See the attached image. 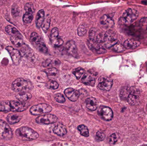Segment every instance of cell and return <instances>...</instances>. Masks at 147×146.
Wrapping results in <instances>:
<instances>
[{"mask_svg": "<svg viewBox=\"0 0 147 146\" xmlns=\"http://www.w3.org/2000/svg\"><path fill=\"white\" fill-rule=\"evenodd\" d=\"M64 93L67 97L72 102L77 101L80 96L79 92L72 88H68L65 89Z\"/></svg>", "mask_w": 147, "mask_h": 146, "instance_id": "obj_19", "label": "cell"}, {"mask_svg": "<svg viewBox=\"0 0 147 146\" xmlns=\"http://www.w3.org/2000/svg\"><path fill=\"white\" fill-rule=\"evenodd\" d=\"M58 120L56 116L49 114L38 117L36 119V121L39 124H50L57 122Z\"/></svg>", "mask_w": 147, "mask_h": 146, "instance_id": "obj_13", "label": "cell"}, {"mask_svg": "<svg viewBox=\"0 0 147 146\" xmlns=\"http://www.w3.org/2000/svg\"><path fill=\"white\" fill-rule=\"evenodd\" d=\"M129 94V88L123 87L120 91V97L122 100H127Z\"/></svg>", "mask_w": 147, "mask_h": 146, "instance_id": "obj_31", "label": "cell"}, {"mask_svg": "<svg viewBox=\"0 0 147 146\" xmlns=\"http://www.w3.org/2000/svg\"><path fill=\"white\" fill-rule=\"evenodd\" d=\"M140 25L143 30H147V17H143L140 21Z\"/></svg>", "mask_w": 147, "mask_h": 146, "instance_id": "obj_42", "label": "cell"}, {"mask_svg": "<svg viewBox=\"0 0 147 146\" xmlns=\"http://www.w3.org/2000/svg\"><path fill=\"white\" fill-rule=\"evenodd\" d=\"M16 135L19 139L23 140H32L38 139L39 134L30 128L23 127L17 129Z\"/></svg>", "mask_w": 147, "mask_h": 146, "instance_id": "obj_2", "label": "cell"}, {"mask_svg": "<svg viewBox=\"0 0 147 146\" xmlns=\"http://www.w3.org/2000/svg\"><path fill=\"white\" fill-rule=\"evenodd\" d=\"M119 139V135L117 133H114L109 137V142L111 145H115Z\"/></svg>", "mask_w": 147, "mask_h": 146, "instance_id": "obj_38", "label": "cell"}, {"mask_svg": "<svg viewBox=\"0 0 147 146\" xmlns=\"http://www.w3.org/2000/svg\"><path fill=\"white\" fill-rule=\"evenodd\" d=\"M30 104L26 102L17 101H6L0 102V111L21 112L26 110Z\"/></svg>", "mask_w": 147, "mask_h": 146, "instance_id": "obj_1", "label": "cell"}, {"mask_svg": "<svg viewBox=\"0 0 147 146\" xmlns=\"http://www.w3.org/2000/svg\"><path fill=\"white\" fill-rule=\"evenodd\" d=\"M113 81L111 79L106 77H100L98 79V87L101 90L108 91L111 89Z\"/></svg>", "mask_w": 147, "mask_h": 146, "instance_id": "obj_15", "label": "cell"}, {"mask_svg": "<svg viewBox=\"0 0 147 146\" xmlns=\"http://www.w3.org/2000/svg\"><path fill=\"white\" fill-rule=\"evenodd\" d=\"M129 94L127 100L132 105H137L140 103V91L136 87H131L129 88Z\"/></svg>", "mask_w": 147, "mask_h": 146, "instance_id": "obj_8", "label": "cell"}, {"mask_svg": "<svg viewBox=\"0 0 147 146\" xmlns=\"http://www.w3.org/2000/svg\"><path fill=\"white\" fill-rule=\"evenodd\" d=\"M45 18V11L43 9H40L37 13L36 18V27L38 28H40L42 25Z\"/></svg>", "mask_w": 147, "mask_h": 146, "instance_id": "obj_24", "label": "cell"}, {"mask_svg": "<svg viewBox=\"0 0 147 146\" xmlns=\"http://www.w3.org/2000/svg\"><path fill=\"white\" fill-rule=\"evenodd\" d=\"M25 10H26V13L33 14L35 11V8L32 3H28L25 5Z\"/></svg>", "mask_w": 147, "mask_h": 146, "instance_id": "obj_37", "label": "cell"}, {"mask_svg": "<svg viewBox=\"0 0 147 146\" xmlns=\"http://www.w3.org/2000/svg\"><path fill=\"white\" fill-rule=\"evenodd\" d=\"M32 96L31 93L28 92L20 93L16 96V97L19 101L26 102L31 99Z\"/></svg>", "mask_w": 147, "mask_h": 146, "instance_id": "obj_27", "label": "cell"}, {"mask_svg": "<svg viewBox=\"0 0 147 146\" xmlns=\"http://www.w3.org/2000/svg\"><path fill=\"white\" fill-rule=\"evenodd\" d=\"M66 51L69 55L73 57L77 58L78 57V49L77 46L74 41L70 40L68 41L65 46Z\"/></svg>", "mask_w": 147, "mask_h": 146, "instance_id": "obj_18", "label": "cell"}, {"mask_svg": "<svg viewBox=\"0 0 147 146\" xmlns=\"http://www.w3.org/2000/svg\"><path fill=\"white\" fill-rule=\"evenodd\" d=\"M54 62L51 59H47L43 63V65L45 67H51Z\"/></svg>", "mask_w": 147, "mask_h": 146, "instance_id": "obj_44", "label": "cell"}, {"mask_svg": "<svg viewBox=\"0 0 147 146\" xmlns=\"http://www.w3.org/2000/svg\"><path fill=\"white\" fill-rule=\"evenodd\" d=\"M139 17V13L134 8H128L123 13L120 21L126 25H129L135 21Z\"/></svg>", "mask_w": 147, "mask_h": 146, "instance_id": "obj_4", "label": "cell"}, {"mask_svg": "<svg viewBox=\"0 0 147 146\" xmlns=\"http://www.w3.org/2000/svg\"><path fill=\"white\" fill-rule=\"evenodd\" d=\"M97 113L102 119L105 121H110L113 118V111L109 107L105 106H99L98 109Z\"/></svg>", "mask_w": 147, "mask_h": 146, "instance_id": "obj_11", "label": "cell"}, {"mask_svg": "<svg viewBox=\"0 0 147 146\" xmlns=\"http://www.w3.org/2000/svg\"><path fill=\"white\" fill-rule=\"evenodd\" d=\"M33 19L32 14L26 13L23 16V21L25 23L28 24L31 23Z\"/></svg>", "mask_w": 147, "mask_h": 146, "instance_id": "obj_39", "label": "cell"}, {"mask_svg": "<svg viewBox=\"0 0 147 146\" xmlns=\"http://www.w3.org/2000/svg\"><path fill=\"white\" fill-rule=\"evenodd\" d=\"M19 13H20V11H19L18 6L16 5H13L12 8V13L13 16L16 17L19 15Z\"/></svg>", "mask_w": 147, "mask_h": 146, "instance_id": "obj_43", "label": "cell"}, {"mask_svg": "<svg viewBox=\"0 0 147 146\" xmlns=\"http://www.w3.org/2000/svg\"><path fill=\"white\" fill-rule=\"evenodd\" d=\"M6 49L9 53L13 63L16 65L19 64L21 58V55L20 51L12 46H7L6 47Z\"/></svg>", "mask_w": 147, "mask_h": 146, "instance_id": "obj_17", "label": "cell"}, {"mask_svg": "<svg viewBox=\"0 0 147 146\" xmlns=\"http://www.w3.org/2000/svg\"><path fill=\"white\" fill-rule=\"evenodd\" d=\"M84 73V70L81 67L77 68L73 70V73L78 79H79Z\"/></svg>", "mask_w": 147, "mask_h": 146, "instance_id": "obj_35", "label": "cell"}, {"mask_svg": "<svg viewBox=\"0 0 147 146\" xmlns=\"http://www.w3.org/2000/svg\"><path fill=\"white\" fill-rule=\"evenodd\" d=\"M53 132L55 134L59 136H63L67 133V129L64 125L59 123L54 127Z\"/></svg>", "mask_w": 147, "mask_h": 146, "instance_id": "obj_23", "label": "cell"}, {"mask_svg": "<svg viewBox=\"0 0 147 146\" xmlns=\"http://www.w3.org/2000/svg\"><path fill=\"white\" fill-rule=\"evenodd\" d=\"M96 76L97 74L90 71H88L84 73L81 79V81L85 85L93 86L96 82Z\"/></svg>", "mask_w": 147, "mask_h": 146, "instance_id": "obj_16", "label": "cell"}, {"mask_svg": "<svg viewBox=\"0 0 147 146\" xmlns=\"http://www.w3.org/2000/svg\"></svg>", "mask_w": 147, "mask_h": 146, "instance_id": "obj_46", "label": "cell"}, {"mask_svg": "<svg viewBox=\"0 0 147 146\" xmlns=\"http://www.w3.org/2000/svg\"><path fill=\"white\" fill-rule=\"evenodd\" d=\"M112 48L113 50L117 52H122L126 49V48H125L123 45L121 43H118V42L116 43Z\"/></svg>", "mask_w": 147, "mask_h": 146, "instance_id": "obj_34", "label": "cell"}, {"mask_svg": "<svg viewBox=\"0 0 147 146\" xmlns=\"http://www.w3.org/2000/svg\"><path fill=\"white\" fill-rule=\"evenodd\" d=\"M7 0H0V4H3Z\"/></svg>", "mask_w": 147, "mask_h": 146, "instance_id": "obj_45", "label": "cell"}, {"mask_svg": "<svg viewBox=\"0 0 147 146\" xmlns=\"http://www.w3.org/2000/svg\"><path fill=\"white\" fill-rule=\"evenodd\" d=\"M52 110L51 105L46 103H41L31 107L30 112L33 115H39L42 114L50 113Z\"/></svg>", "mask_w": 147, "mask_h": 146, "instance_id": "obj_6", "label": "cell"}, {"mask_svg": "<svg viewBox=\"0 0 147 146\" xmlns=\"http://www.w3.org/2000/svg\"><path fill=\"white\" fill-rule=\"evenodd\" d=\"M105 138V135L101 131H98L96 134V140L98 142L103 141Z\"/></svg>", "mask_w": 147, "mask_h": 146, "instance_id": "obj_41", "label": "cell"}, {"mask_svg": "<svg viewBox=\"0 0 147 146\" xmlns=\"http://www.w3.org/2000/svg\"><path fill=\"white\" fill-rule=\"evenodd\" d=\"M100 23L103 26L107 28L112 27L115 24L112 18L108 15H104L101 17Z\"/></svg>", "mask_w": 147, "mask_h": 146, "instance_id": "obj_20", "label": "cell"}, {"mask_svg": "<svg viewBox=\"0 0 147 146\" xmlns=\"http://www.w3.org/2000/svg\"><path fill=\"white\" fill-rule=\"evenodd\" d=\"M22 117L20 115L14 114H10L7 117V121L10 124H14L19 122Z\"/></svg>", "mask_w": 147, "mask_h": 146, "instance_id": "obj_26", "label": "cell"}, {"mask_svg": "<svg viewBox=\"0 0 147 146\" xmlns=\"http://www.w3.org/2000/svg\"><path fill=\"white\" fill-rule=\"evenodd\" d=\"M45 72L48 77H56L58 74L57 69L54 67L47 69L45 70Z\"/></svg>", "mask_w": 147, "mask_h": 146, "instance_id": "obj_33", "label": "cell"}, {"mask_svg": "<svg viewBox=\"0 0 147 146\" xmlns=\"http://www.w3.org/2000/svg\"><path fill=\"white\" fill-rule=\"evenodd\" d=\"M6 32L10 35L11 37H19L22 38V35H21L20 32L15 28L11 25H7L5 28Z\"/></svg>", "mask_w": 147, "mask_h": 146, "instance_id": "obj_25", "label": "cell"}, {"mask_svg": "<svg viewBox=\"0 0 147 146\" xmlns=\"http://www.w3.org/2000/svg\"><path fill=\"white\" fill-rule=\"evenodd\" d=\"M54 99L57 102L60 103H63L65 102V98L63 94L60 93H57L55 94Z\"/></svg>", "mask_w": 147, "mask_h": 146, "instance_id": "obj_40", "label": "cell"}, {"mask_svg": "<svg viewBox=\"0 0 147 146\" xmlns=\"http://www.w3.org/2000/svg\"><path fill=\"white\" fill-rule=\"evenodd\" d=\"M87 31V25L85 24H81L79 26L77 30L78 35L80 37H82L86 33Z\"/></svg>", "mask_w": 147, "mask_h": 146, "instance_id": "obj_32", "label": "cell"}, {"mask_svg": "<svg viewBox=\"0 0 147 146\" xmlns=\"http://www.w3.org/2000/svg\"><path fill=\"white\" fill-rule=\"evenodd\" d=\"M118 42L116 34L112 31H108L105 33L104 44L105 47L110 49Z\"/></svg>", "mask_w": 147, "mask_h": 146, "instance_id": "obj_10", "label": "cell"}, {"mask_svg": "<svg viewBox=\"0 0 147 146\" xmlns=\"http://www.w3.org/2000/svg\"><path fill=\"white\" fill-rule=\"evenodd\" d=\"M87 45L89 49L93 53L97 54H102L107 52L106 50L101 45V44L96 41L89 39L87 41Z\"/></svg>", "mask_w": 147, "mask_h": 146, "instance_id": "obj_12", "label": "cell"}, {"mask_svg": "<svg viewBox=\"0 0 147 146\" xmlns=\"http://www.w3.org/2000/svg\"><path fill=\"white\" fill-rule=\"evenodd\" d=\"M78 129L80 132V134L84 137L89 136V131L87 127L84 125H80L78 127Z\"/></svg>", "mask_w": 147, "mask_h": 146, "instance_id": "obj_30", "label": "cell"}, {"mask_svg": "<svg viewBox=\"0 0 147 146\" xmlns=\"http://www.w3.org/2000/svg\"><path fill=\"white\" fill-rule=\"evenodd\" d=\"M10 40L12 43L17 47H21L24 45L22 38L19 37H10Z\"/></svg>", "mask_w": 147, "mask_h": 146, "instance_id": "obj_29", "label": "cell"}, {"mask_svg": "<svg viewBox=\"0 0 147 146\" xmlns=\"http://www.w3.org/2000/svg\"><path fill=\"white\" fill-rule=\"evenodd\" d=\"M140 45L139 41L132 39H128L125 40L123 45L126 49H134L139 47Z\"/></svg>", "mask_w": 147, "mask_h": 146, "instance_id": "obj_22", "label": "cell"}, {"mask_svg": "<svg viewBox=\"0 0 147 146\" xmlns=\"http://www.w3.org/2000/svg\"><path fill=\"white\" fill-rule=\"evenodd\" d=\"M59 85L57 81L50 80L47 83L46 87L48 89L55 90L58 88Z\"/></svg>", "mask_w": 147, "mask_h": 146, "instance_id": "obj_36", "label": "cell"}, {"mask_svg": "<svg viewBox=\"0 0 147 146\" xmlns=\"http://www.w3.org/2000/svg\"><path fill=\"white\" fill-rule=\"evenodd\" d=\"M12 89L16 92H28L32 88V83L25 79L18 78L13 82L12 85Z\"/></svg>", "mask_w": 147, "mask_h": 146, "instance_id": "obj_3", "label": "cell"}, {"mask_svg": "<svg viewBox=\"0 0 147 146\" xmlns=\"http://www.w3.org/2000/svg\"><path fill=\"white\" fill-rule=\"evenodd\" d=\"M51 17L49 14L45 16V19L42 23L41 27L42 30L45 32H47L48 31L51 24Z\"/></svg>", "mask_w": 147, "mask_h": 146, "instance_id": "obj_28", "label": "cell"}, {"mask_svg": "<svg viewBox=\"0 0 147 146\" xmlns=\"http://www.w3.org/2000/svg\"><path fill=\"white\" fill-rule=\"evenodd\" d=\"M12 136L13 133L8 124L4 121L0 120V139L9 140Z\"/></svg>", "mask_w": 147, "mask_h": 146, "instance_id": "obj_7", "label": "cell"}, {"mask_svg": "<svg viewBox=\"0 0 147 146\" xmlns=\"http://www.w3.org/2000/svg\"><path fill=\"white\" fill-rule=\"evenodd\" d=\"M30 39L33 44L39 51L43 53H47L48 49L46 45L37 33L34 32L32 33Z\"/></svg>", "mask_w": 147, "mask_h": 146, "instance_id": "obj_5", "label": "cell"}, {"mask_svg": "<svg viewBox=\"0 0 147 146\" xmlns=\"http://www.w3.org/2000/svg\"><path fill=\"white\" fill-rule=\"evenodd\" d=\"M50 38L52 43L56 47H59L63 43V40L59 37V32L57 27H54L51 30Z\"/></svg>", "mask_w": 147, "mask_h": 146, "instance_id": "obj_14", "label": "cell"}, {"mask_svg": "<svg viewBox=\"0 0 147 146\" xmlns=\"http://www.w3.org/2000/svg\"><path fill=\"white\" fill-rule=\"evenodd\" d=\"M86 108L90 111H93L96 110L98 106V103L96 99L93 97H90L86 100Z\"/></svg>", "mask_w": 147, "mask_h": 146, "instance_id": "obj_21", "label": "cell"}, {"mask_svg": "<svg viewBox=\"0 0 147 146\" xmlns=\"http://www.w3.org/2000/svg\"><path fill=\"white\" fill-rule=\"evenodd\" d=\"M105 35V33L95 27H92L89 31V39L100 44L104 43Z\"/></svg>", "mask_w": 147, "mask_h": 146, "instance_id": "obj_9", "label": "cell"}]
</instances>
